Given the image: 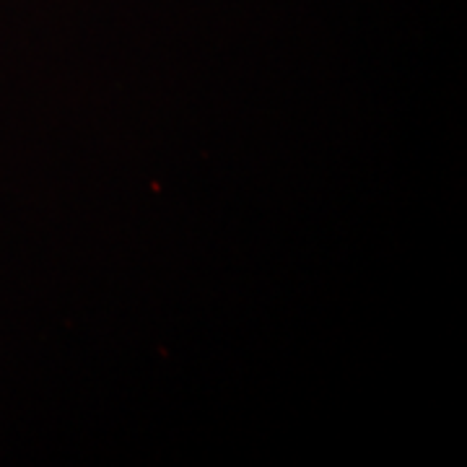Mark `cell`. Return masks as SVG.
Wrapping results in <instances>:
<instances>
[]
</instances>
